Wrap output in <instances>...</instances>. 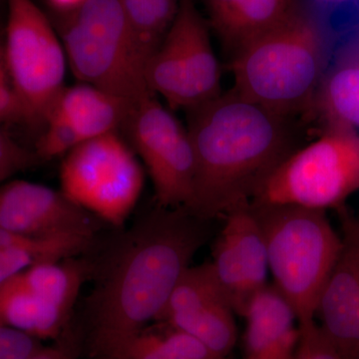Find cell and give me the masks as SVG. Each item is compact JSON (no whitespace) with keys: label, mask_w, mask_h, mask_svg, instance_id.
Segmentation results:
<instances>
[{"label":"cell","mask_w":359,"mask_h":359,"mask_svg":"<svg viewBox=\"0 0 359 359\" xmlns=\"http://www.w3.org/2000/svg\"><path fill=\"white\" fill-rule=\"evenodd\" d=\"M42 340L0 325V359H27L43 348Z\"/></svg>","instance_id":"27"},{"label":"cell","mask_w":359,"mask_h":359,"mask_svg":"<svg viewBox=\"0 0 359 359\" xmlns=\"http://www.w3.org/2000/svg\"><path fill=\"white\" fill-rule=\"evenodd\" d=\"M69 13L62 45L73 75L120 101L128 121L139 104L155 93L149 86L147 67L137 50L121 0H87Z\"/></svg>","instance_id":"5"},{"label":"cell","mask_w":359,"mask_h":359,"mask_svg":"<svg viewBox=\"0 0 359 359\" xmlns=\"http://www.w3.org/2000/svg\"><path fill=\"white\" fill-rule=\"evenodd\" d=\"M299 330L294 359H344L316 321L299 325Z\"/></svg>","instance_id":"24"},{"label":"cell","mask_w":359,"mask_h":359,"mask_svg":"<svg viewBox=\"0 0 359 359\" xmlns=\"http://www.w3.org/2000/svg\"><path fill=\"white\" fill-rule=\"evenodd\" d=\"M210 222L185 208L157 209L118 238L99 268L88 301L90 346L112 359L157 320L180 278L207 242Z\"/></svg>","instance_id":"1"},{"label":"cell","mask_w":359,"mask_h":359,"mask_svg":"<svg viewBox=\"0 0 359 359\" xmlns=\"http://www.w3.org/2000/svg\"><path fill=\"white\" fill-rule=\"evenodd\" d=\"M6 75H8V71H7L6 55H4V42L0 40V76H6Z\"/></svg>","instance_id":"32"},{"label":"cell","mask_w":359,"mask_h":359,"mask_svg":"<svg viewBox=\"0 0 359 359\" xmlns=\"http://www.w3.org/2000/svg\"><path fill=\"white\" fill-rule=\"evenodd\" d=\"M79 353L78 337L69 327L50 346H44L27 359H77Z\"/></svg>","instance_id":"29"},{"label":"cell","mask_w":359,"mask_h":359,"mask_svg":"<svg viewBox=\"0 0 359 359\" xmlns=\"http://www.w3.org/2000/svg\"><path fill=\"white\" fill-rule=\"evenodd\" d=\"M235 314L226 299H217L175 314L159 323L198 337L215 353L226 358L238 340Z\"/></svg>","instance_id":"21"},{"label":"cell","mask_w":359,"mask_h":359,"mask_svg":"<svg viewBox=\"0 0 359 359\" xmlns=\"http://www.w3.org/2000/svg\"><path fill=\"white\" fill-rule=\"evenodd\" d=\"M297 0H205L210 25L231 57L287 18Z\"/></svg>","instance_id":"17"},{"label":"cell","mask_w":359,"mask_h":359,"mask_svg":"<svg viewBox=\"0 0 359 359\" xmlns=\"http://www.w3.org/2000/svg\"><path fill=\"white\" fill-rule=\"evenodd\" d=\"M160 325L162 330L159 332L163 339L182 359H226L212 351L198 337L178 328Z\"/></svg>","instance_id":"26"},{"label":"cell","mask_w":359,"mask_h":359,"mask_svg":"<svg viewBox=\"0 0 359 359\" xmlns=\"http://www.w3.org/2000/svg\"><path fill=\"white\" fill-rule=\"evenodd\" d=\"M130 32L148 66L173 25L179 0H121Z\"/></svg>","instance_id":"22"},{"label":"cell","mask_w":359,"mask_h":359,"mask_svg":"<svg viewBox=\"0 0 359 359\" xmlns=\"http://www.w3.org/2000/svg\"><path fill=\"white\" fill-rule=\"evenodd\" d=\"M47 1L59 11L70 13L81 6L87 0H47Z\"/></svg>","instance_id":"31"},{"label":"cell","mask_w":359,"mask_h":359,"mask_svg":"<svg viewBox=\"0 0 359 359\" xmlns=\"http://www.w3.org/2000/svg\"><path fill=\"white\" fill-rule=\"evenodd\" d=\"M334 37L330 14L309 0H297L285 20L233 56V91L290 119L311 112Z\"/></svg>","instance_id":"3"},{"label":"cell","mask_w":359,"mask_h":359,"mask_svg":"<svg viewBox=\"0 0 359 359\" xmlns=\"http://www.w3.org/2000/svg\"><path fill=\"white\" fill-rule=\"evenodd\" d=\"M94 240L77 233L28 237L0 228V285L37 264L79 256L91 248Z\"/></svg>","instance_id":"19"},{"label":"cell","mask_w":359,"mask_h":359,"mask_svg":"<svg viewBox=\"0 0 359 359\" xmlns=\"http://www.w3.org/2000/svg\"><path fill=\"white\" fill-rule=\"evenodd\" d=\"M250 205L263 231L273 285L294 309L299 325L311 323L341 250V237L325 211Z\"/></svg>","instance_id":"4"},{"label":"cell","mask_w":359,"mask_h":359,"mask_svg":"<svg viewBox=\"0 0 359 359\" xmlns=\"http://www.w3.org/2000/svg\"><path fill=\"white\" fill-rule=\"evenodd\" d=\"M120 101L92 85L65 87L45 122L37 143L40 159L67 154L84 142L118 131L127 121Z\"/></svg>","instance_id":"13"},{"label":"cell","mask_w":359,"mask_h":359,"mask_svg":"<svg viewBox=\"0 0 359 359\" xmlns=\"http://www.w3.org/2000/svg\"><path fill=\"white\" fill-rule=\"evenodd\" d=\"M195 157L189 211L212 222L249 205L276 168L295 150L290 118L233 90L187 111Z\"/></svg>","instance_id":"2"},{"label":"cell","mask_w":359,"mask_h":359,"mask_svg":"<svg viewBox=\"0 0 359 359\" xmlns=\"http://www.w3.org/2000/svg\"><path fill=\"white\" fill-rule=\"evenodd\" d=\"M39 160L36 153L23 148L0 128V185L13 175L34 166Z\"/></svg>","instance_id":"25"},{"label":"cell","mask_w":359,"mask_h":359,"mask_svg":"<svg viewBox=\"0 0 359 359\" xmlns=\"http://www.w3.org/2000/svg\"><path fill=\"white\" fill-rule=\"evenodd\" d=\"M342 247L318 301L320 328L344 359H359V223L344 215Z\"/></svg>","instance_id":"14"},{"label":"cell","mask_w":359,"mask_h":359,"mask_svg":"<svg viewBox=\"0 0 359 359\" xmlns=\"http://www.w3.org/2000/svg\"><path fill=\"white\" fill-rule=\"evenodd\" d=\"M100 219L61 191L25 180L0 185V228L28 236L77 233L95 238Z\"/></svg>","instance_id":"12"},{"label":"cell","mask_w":359,"mask_h":359,"mask_svg":"<svg viewBox=\"0 0 359 359\" xmlns=\"http://www.w3.org/2000/svg\"><path fill=\"white\" fill-rule=\"evenodd\" d=\"M69 318V313L28 289L20 273L0 285V325L40 340H56L68 327Z\"/></svg>","instance_id":"18"},{"label":"cell","mask_w":359,"mask_h":359,"mask_svg":"<svg viewBox=\"0 0 359 359\" xmlns=\"http://www.w3.org/2000/svg\"><path fill=\"white\" fill-rule=\"evenodd\" d=\"M18 122L30 123L27 111L8 75L0 76V124Z\"/></svg>","instance_id":"28"},{"label":"cell","mask_w":359,"mask_h":359,"mask_svg":"<svg viewBox=\"0 0 359 359\" xmlns=\"http://www.w3.org/2000/svg\"><path fill=\"white\" fill-rule=\"evenodd\" d=\"M243 318L245 359H294L299 339L297 316L273 285L250 299Z\"/></svg>","instance_id":"15"},{"label":"cell","mask_w":359,"mask_h":359,"mask_svg":"<svg viewBox=\"0 0 359 359\" xmlns=\"http://www.w3.org/2000/svg\"><path fill=\"white\" fill-rule=\"evenodd\" d=\"M313 111L359 132V22L334 49Z\"/></svg>","instance_id":"16"},{"label":"cell","mask_w":359,"mask_h":359,"mask_svg":"<svg viewBox=\"0 0 359 359\" xmlns=\"http://www.w3.org/2000/svg\"><path fill=\"white\" fill-rule=\"evenodd\" d=\"M7 9L4 55L9 78L29 122L44 125L65 87V48L33 0H7Z\"/></svg>","instance_id":"8"},{"label":"cell","mask_w":359,"mask_h":359,"mask_svg":"<svg viewBox=\"0 0 359 359\" xmlns=\"http://www.w3.org/2000/svg\"><path fill=\"white\" fill-rule=\"evenodd\" d=\"M61 192L101 221L122 226L140 198L144 172L118 131L84 142L65 154Z\"/></svg>","instance_id":"7"},{"label":"cell","mask_w":359,"mask_h":359,"mask_svg":"<svg viewBox=\"0 0 359 359\" xmlns=\"http://www.w3.org/2000/svg\"><path fill=\"white\" fill-rule=\"evenodd\" d=\"M112 359H182L160 332L142 330L125 342Z\"/></svg>","instance_id":"23"},{"label":"cell","mask_w":359,"mask_h":359,"mask_svg":"<svg viewBox=\"0 0 359 359\" xmlns=\"http://www.w3.org/2000/svg\"><path fill=\"white\" fill-rule=\"evenodd\" d=\"M147 80L172 110L188 111L223 94L208 23L194 0H179L173 25L149 61Z\"/></svg>","instance_id":"9"},{"label":"cell","mask_w":359,"mask_h":359,"mask_svg":"<svg viewBox=\"0 0 359 359\" xmlns=\"http://www.w3.org/2000/svg\"><path fill=\"white\" fill-rule=\"evenodd\" d=\"M212 245L210 262L224 299L243 316L252 297L268 285V252L252 205L229 212Z\"/></svg>","instance_id":"11"},{"label":"cell","mask_w":359,"mask_h":359,"mask_svg":"<svg viewBox=\"0 0 359 359\" xmlns=\"http://www.w3.org/2000/svg\"><path fill=\"white\" fill-rule=\"evenodd\" d=\"M309 1L313 2L314 6L320 7L325 13L330 14L335 9L354 6L358 4L359 0H309Z\"/></svg>","instance_id":"30"},{"label":"cell","mask_w":359,"mask_h":359,"mask_svg":"<svg viewBox=\"0 0 359 359\" xmlns=\"http://www.w3.org/2000/svg\"><path fill=\"white\" fill-rule=\"evenodd\" d=\"M359 190V132L325 123L318 139L295 149L276 168L252 204L327 211Z\"/></svg>","instance_id":"6"},{"label":"cell","mask_w":359,"mask_h":359,"mask_svg":"<svg viewBox=\"0 0 359 359\" xmlns=\"http://www.w3.org/2000/svg\"><path fill=\"white\" fill-rule=\"evenodd\" d=\"M124 129L152 179L157 205L188 210L193 199L195 157L187 127L151 94L134 110Z\"/></svg>","instance_id":"10"},{"label":"cell","mask_w":359,"mask_h":359,"mask_svg":"<svg viewBox=\"0 0 359 359\" xmlns=\"http://www.w3.org/2000/svg\"><path fill=\"white\" fill-rule=\"evenodd\" d=\"M93 273V263L84 259L37 264L20 273L26 287L35 294L71 313L82 285Z\"/></svg>","instance_id":"20"}]
</instances>
